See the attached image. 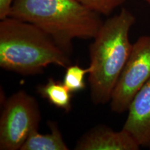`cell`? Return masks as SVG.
<instances>
[{"label": "cell", "instance_id": "6da1fadb", "mask_svg": "<svg viewBox=\"0 0 150 150\" xmlns=\"http://www.w3.org/2000/svg\"><path fill=\"white\" fill-rule=\"evenodd\" d=\"M9 17L38 27L69 56L74 39H93L104 22L77 0H15Z\"/></svg>", "mask_w": 150, "mask_h": 150}, {"label": "cell", "instance_id": "7a4b0ae2", "mask_svg": "<svg viewBox=\"0 0 150 150\" xmlns=\"http://www.w3.org/2000/svg\"><path fill=\"white\" fill-rule=\"evenodd\" d=\"M135 22L134 15L122 8L119 13L103 22L93 38L90 46L88 82L94 104L110 102L132 48L129 35Z\"/></svg>", "mask_w": 150, "mask_h": 150}, {"label": "cell", "instance_id": "3957f363", "mask_svg": "<svg viewBox=\"0 0 150 150\" xmlns=\"http://www.w3.org/2000/svg\"><path fill=\"white\" fill-rule=\"evenodd\" d=\"M50 65L67 68L71 65L70 56L33 24L11 17L1 20V68L22 75H35Z\"/></svg>", "mask_w": 150, "mask_h": 150}, {"label": "cell", "instance_id": "277c9868", "mask_svg": "<svg viewBox=\"0 0 150 150\" xmlns=\"http://www.w3.org/2000/svg\"><path fill=\"white\" fill-rule=\"evenodd\" d=\"M40 110L34 97L19 91L4 102L0 117V149L19 150L38 129Z\"/></svg>", "mask_w": 150, "mask_h": 150}, {"label": "cell", "instance_id": "5b68a950", "mask_svg": "<svg viewBox=\"0 0 150 150\" xmlns=\"http://www.w3.org/2000/svg\"><path fill=\"white\" fill-rule=\"evenodd\" d=\"M150 80V35H142L132 45L130 54L110 99L112 111L122 113Z\"/></svg>", "mask_w": 150, "mask_h": 150}, {"label": "cell", "instance_id": "8992f818", "mask_svg": "<svg viewBox=\"0 0 150 150\" xmlns=\"http://www.w3.org/2000/svg\"><path fill=\"white\" fill-rule=\"evenodd\" d=\"M140 145L130 133L116 131L105 126L95 127L83 135L75 145L76 150H138Z\"/></svg>", "mask_w": 150, "mask_h": 150}, {"label": "cell", "instance_id": "52a82bcc", "mask_svg": "<svg viewBox=\"0 0 150 150\" xmlns=\"http://www.w3.org/2000/svg\"><path fill=\"white\" fill-rule=\"evenodd\" d=\"M124 129L130 133L140 146H150V80L133 99Z\"/></svg>", "mask_w": 150, "mask_h": 150}, {"label": "cell", "instance_id": "ba28073f", "mask_svg": "<svg viewBox=\"0 0 150 150\" xmlns=\"http://www.w3.org/2000/svg\"><path fill=\"white\" fill-rule=\"evenodd\" d=\"M50 133L42 134L35 130L24 142L20 150H68L59 127L54 122H48Z\"/></svg>", "mask_w": 150, "mask_h": 150}, {"label": "cell", "instance_id": "9c48e42d", "mask_svg": "<svg viewBox=\"0 0 150 150\" xmlns=\"http://www.w3.org/2000/svg\"><path fill=\"white\" fill-rule=\"evenodd\" d=\"M37 92L56 108L66 112L72 108V93L63 82L50 78L45 84L38 86Z\"/></svg>", "mask_w": 150, "mask_h": 150}, {"label": "cell", "instance_id": "30bf717a", "mask_svg": "<svg viewBox=\"0 0 150 150\" xmlns=\"http://www.w3.org/2000/svg\"><path fill=\"white\" fill-rule=\"evenodd\" d=\"M91 68H86L78 65H70L66 68L63 77V83L72 93H77L86 88L85 76L91 72Z\"/></svg>", "mask_w": 150, "mask_h": 150}, {"label": "cell", "instance_id": "8fae6325", "mask_svg": "<svg viewBox=\"0 0 150 150\" xmlns=\"http://www.w3.org/2000/svg\"><path fill=\"white\" fill-rule=\"evenodd\" d=\"M82 4L99 15L108 16L123 4L126 0H77Z\"/></svg>", "mask_w": 150, "mask_h": 150}, {"label": "cell", "instance_id": "7c38bea8", "mask_svg": "<svg viewBox=\"0 0 150 150\" xmlns=\"http://www.w3.org/2000/svg\"><path fill=\"white\" fill-rule=\"evenodd\" d=\"M15 0H0V20L8 18Z\"/></svg>", "mask_w": 150, "mask_h": 150}, {"label": "cell", "instance_id": "4fadbf2b", "mask_svg": "<svg viewBox=\"0 0 150 150\" xmlns=\"http://www.w3.org/2000/svg\"><path fill=\"white\" fill-rule=\"evenodd\" d=\"M145 1H147V2L149 3V4H150V0H145Z\"/></svg>", "mask_w": 150, "mask_h": 150}, {"label": "cell", "instance_id": "5bb4252c", "mask_svg": "<svg viewBox=\"0 0 150 150\" xmlns=\"http://www.w3.org/2000/svg\"><path fill=\"white\" fill-rule=\"evenodd\" d=\"M149 148H150V146H149Z\"/></svg>", "mask_w": 150, "mask_h": 150}]
</instances>
